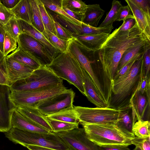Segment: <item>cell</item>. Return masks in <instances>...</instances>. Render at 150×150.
<instances>
[{"instance_id": "6da1fadb", "label": "cell", "mask_w": 150, "mask_h": 150, "mask_svg": "<svg viewBox=\"0 0 150 150\" xmlns=\"http://www.w3.org/2000/svg\"><path fill=\"white\" fill-rule=\"evenodd\" d=\"M119 29L120 27L110 34L100 48L95 52L97 53L103 70V88L108 92L111 91L112 82L124 53L134 46L150 42V39L139 29L136 22L128 30Z\"/></svg>"}, {"instance_id": "7a4b0ae2", "label": "cell", "mask_w": 150, "mask_h": 150, "mask_svg": "<svg viewBox=\"0 0 150 150\" xmlns=\"http://www.w3.org/2000/svg\"><path fill=\"white\" fill-rule=\"evenodd\" d=\"M143 55L135 61L127 72L113 80L108 108L120 110L131 108L132 99L139 90L141 80L144 75Z\"/></svg>"}, {"instance_id": "3957f363", "label": "cell", "mask_w": 150, "mask_h": 150, "mask_svg": "<svg viewBox=\"0 0 150 150\" xmlns=\"http://www.w3.org/2000/svg\"><path fill=\"white\" fill-rule=\"evenodd\" d=\"M48 67L57 76L74 85L86 96L83 84L82 67L69 52L67 51L59 53Z\"/></svg>"}, {"instance_id": "277c9868", "label": "cell", "mask_w": 150, "mask_h": 150, "mask_svg": "<svg viewBox=\"0 0 150 150\" xmlns=\"http://www.w3.org/2000/svg\"><path fill=\"white\" fill-rule=\"evenodd\" d=\"M83 126L86 137L99 146H124L132 144L131 139L115 125L92 124Z\"/></svg>"}, {"instance_id": "5b68a950", "label": "cell", "mask_w": 150, "mask_h": 150, "mask_svg": "<svg viewBox=\"0 0 150 150\" xmlns=\"http://www.w3.org/2000/svg\"><path fill=\"white\" fill-rule=\"evenodd\" d=\"M6 137L15 144L24 146L30 145L47 147L57 150H70L59 137L53 132H32L12 127L4 133Z\"/></svg>"}, {"instance_id": "8992f818", "label": "cell", "mask_w": 150, "mask_h": 150, "mask_svg": "<svg viewBox=\"0 0 150 150\" xmlns=\"http://www.w3.org/2000/svg\"><path fill=\"white\" fill-rule=\"evenodd\" d=\"M63 83L62 79L48 66L41 65L29 77L16 82L9 87L11 91L25 92L51 88L62 85Z\"/></svg>"}, {"instance_id": "52a82bcc", "label": "cell", "mask_w": 150, "mask_h": 150, "mask_svg": "<svg viewBox=\"0 0 150 150\" xmlns=\"http://www.w3.org/2000/svg\"><path fill=\"white\" fill-rule=\"evenodd\" d=\"M79 122L82 125H115L121 110L108 108H91L74 106Z\"/></svg>"}, {"instance_id": "ba28073f", "label": "cell", "mask_w": 150, "mask_h": 150, "mask_svg": "<svg viewBox=\"0 0 150 150\" xmlns=\"http://www.w3.org/2000/svg\"><path fill=\"white\" fill-rule=\"evenodd\" d=\"M67 89L62 85L30 91H12L10 93V98L16 108L24 107H36L39 103L50 97L62 93Z\"/></svg>"}, {"instance_id": "9c48e42d", "label": "cell", "mask_w": 150, "mask_h": 150, "mask_svg": "<svg viewBox=\"0 0 150 150\" xmlns=\"http://www.w3.org/2000/svg\"><path fill=\"white\" fill-rule=\"evenodd\" d=\"M17 43L18 47L36 59L41 65L48 66L53 59L43 45L27 34L21 33Z\"/></svg>"}, {"instance_id": "30bf717a", "label": "cell", "mask_w": 150, "mask_h": 150, "mask_svg": "<svg viewBox=\"0 0 150 150\" xmlns=\"http://www.w3.org/2000/svg\"><path fill=\"white\" fill-rule=\"evenodd\" d=\"M54 133L70 150H100L99 146L88 139L83 128Z\"/></svg>"}, {"instance_id": "8fae6325", "label": "cell", "mask_w": 150, "mask_h": 150, "mask_svg": "<svg viewBox=\"0 0 150 150\" xmlns=\"http://www.w3.org/2000/svg\"><path fill=\"white\" fill-rule=\"evenodd\" d=\"M75 93L71 88L39 103L36 108L47 116L73 106Z\"/></svg>"}, {"instance_id": "7c38bea8", "label": "cell", "mask_w": 150, "mask_h": 150, "mask_svg": "<svg viewBox=\"0 0 150 150\" xmlns=\"http://www.w3.org/2000/svg\"><path fill=\"white\" fill-rule=\"evenodd\" d=\"M9 86L0 84V132H6L12 127L13 112L16 108L10 98Z\"/></svg>"}, {"instance_id": "4fadbf2b", "label": "cell", "mask_w": 150, "mask_h": 150, "mask_svg": "<svg viewBox=\"0 0 150 150\" xmlns=\"http://www.w3.org/2000/svg\"><path fill=\"white\" fill-rule=\"evenodd\" d=\"M74 39L69 41L67 51L74 56L82 67L89 74L100 95L105 99V95L102 86L93 70L91 64L92 62L80 49Z\"/></svg>"}, {"instance_id": "5bb4252c", "label": "cell", "mask_w": 150, "mask_h": 150, "mask_svg": "<svg viewBox=\"0 0 150 150\" xmlns=\"http://www.w3.org/2000/svg\"><path fill=\"white\" fill-rule=\"evenodd\" d=\"M3 66L10 86L16 82L29 77L33 69L13 59L5 56Z\"/></svg>"}, {"instance_id": "9a60e30c", "label": "cell", "mask_w": 150, "mask_h": 150, "mask_svg": "<svg viewBox=\"0 0 150 150\" xmlns=\"http://www.w3.org/2000/svg\"><path fill=\"white\" fill-rule=\"evenodd\" d=\"M110 34L101 33L90 35H75L74 41L83 52L94 53L98 50Z\"/></svg>"}, {"instance_id": "2e32d148", "label": "cell", "mask_w": 150, "mask_h": 150, "mask_svg": "<svg viewBox=\"0 0 150 150\" xmlns=\"http://www.w3.org/2000/svg\"><path fill=\"white\" fill-rule=\"evenodd\" d=\"M17 22L21 34L24 33L27 34L42 43L53 59L61 52L47 40L42 33L31 24L20 19L17 20Z\"/></svg>"}, {"instance_id": "e0dca14e", "label": "cell", "mask_w": 150, "mask_h": 150, "mask_svg": "<svg viewBox=\"0 0 150 150\" xmlns=\"http://www.w3.org/2000/svg\"><path fill=\"white\" fill-rule=\"evenodd\" d=\"M81 70L83 86L88 100L97 108H108V104L100 95L89 74L82 67Z\"/></svg>"}, {"instance_id": "ac0fdd59", "label": "cell", "mask_w": 150, "mask_h": 150, "mask_svg": "<svg viewBox=\"0 0 150 150\" xmlns=\"http://www.w3.org/2000/svg\"><path fill=\"white\" fill-rule=\"evenodd\" d=\"M25 117L31 122L49 132L53 130L49 120L36 107H24L16 108Z\"/></svg>"}, {"instance_id": "d6986e66", "label": "cell", "mask_w": 150, "mask_h": 150, "mask_svg": "<svg viewBox=\"0 0 150 150\" xmlns=\"http://www.w3.org/2000/svg\"><path fill=\"white\" fill-rule=\"evenodd\" d=\"M11 125L13 127L30 132L41 133H47L50 132L27 119L16 108L13 112Z\"/></svg>"}, {"instance_id": "ffe728a7", "label": "cell", "mask_w": 150, "mask_h": 150, "mask_svg": "<svg viewBox=\"0 0 150 150\" xmlns=\"http://www.w3.org/2000/svg\"><path fill=\"white\" fill-rule=\"evenodd\" d=\"M125 1L129 7L139 29L150 39V17L132 0H125Z\"/></svg>"}, {"instance_id": "44dd1931", "label": "cell", "mask_w": 150, "mask_h": 150, "mask_svg": "<svg viewBox=\"0 0 150 150\" xmlns=\"http://www.w3.org/2000/svg\"><path fill=\"white\" fill-rule=\"evenodd\" d=\"M150 98H147L145 93L142 94L139 90L136 93L131 103L132 113L136 115L137 120L142 119L146 108L149 109Z\"/></svg>"}, {"instance_id": "7402d4cb", "label": "cell", "mask_w": 150, "mask_h": 150, "mask_svg": "<svg viewBox=\"0 0 150 150\" xmlns=\"http://www.w3.org/2000/svg\"><path fill=\"white\" fill-rule=\"evenodd\" d=\"M105 12V11L101 8L99 4L87 5L82 23L88 25L97 27Z\"/></svg>"}, {"instance_id": "603a6c76", "label": "cell", "mask_w": 150, "mask_h": 150, "mask_svg": "<svg viewBox=\"0 0 150 150\" xmlns=\"http://www.w3.org/2000/svg\"><path fill=\"white\" fill-rule=\"evenodd\" d=\"M10 10L17 19L32 24L33 12L30 0H20L14 8Z\"/></svg>"}, {"instance_id": "cb8c5ba5", "label": "cell", "mask_w": 150, "mask_h": 150, "mask_svg": "<svg viewBox=\"0 0 150 150\" xmlns=\"http://www.w3.org/2000/svg\"><path fill=\"white\" fill-rule=\"evenodd\" d=\"M149 45H150V42H144L126 51L123 54L119 62L117 71L133 59L142 56L145 47Z\"/></svg>"}, {"instance_id": "d4e9b609", "label": "cell", "mask_w": 150, "mask_h": 150, "mask_svg": "<svg viewBox=\"0 0 150 150\" xmlns=\"http://www.w3.org/2000/svg\"><path fill=\"white\" fill-rule=\"evenodd\" d=\"M6 57L11 58L33 70L38 69L41 66L36 59L18 47L11 54L7 55Z\"/></svg>"}, {"instance_id": "484cf974", "label": "cell", "mask_w": 150, "mask_h": 150, "mask_svg": "<svg viewBox=\"0 0 150 150\" xmlns=\"http://www.w3.org/2000/svg\"><path fill=\"white\" fill-rule=\"evenodd\" d=\"M49 120L79 123L77 113L74 106L66 108L51 115L46 116Z\"/></svg>"}, {"instance_id": "4316f807", "label": "cell", "mask_w": 150, "mask_h": 150, "mask_svg": "<svg viewBox=\"0 0 150 150\" xmlns=\"http://www.w3.org/2000/svg\"><path fill=\"white\" fill-rule=\"evenodd\" d=\"M130 110H121L119 119L115 125L127 137L132 138L135 136L132 130L133 121L129 114Z\"/></svg>"}, {"instance_id": "83f0119b", "label": "cell", "mask_w": 150, "mask_h": 150, "mask_svg": "<svg viewBox=\"0 0 150 150\" xmlns=\"http://www.w3.org/2000/svg\"><path fill=\"white\" fill-rule=\"evenodd\" d=\"M40 0L46 8L64 17L69 21L78 25H81L82 24V23L74 19L64 10L62 8V0Z\"/></svg>"}, {"instance_id": "f1b7e54d", "label": "cell", "mask_w": 150, "mask_h": 150, "mask_svg": "<svg viewBox=\"0 0 150 150\" xmlns=\"http://www.w3.org/2000/svg\"><path fill=\"white\" fill-rule=\"evenodd\" d=\"M38 6L45 30H48L57 36L54 20L50 13L40 0H38Z\"/></svg>"}, {"instance_id": "f546056e", "label": "cell", "mask_w": 150, "mask_h": 150, "mask_svg": "<svg viewBox=\"0 0 150 150\" xmlns=\"http://www.w3.org/2000/svg\"><path fill=\"white\" fill-rule=\"evenodd\" d=\"M122 6L120 1L116 0L113 1L110 10L107 14L105 19L98 27L103 28L113 24V23L115 21Z\"/></svg>"}, {"instance_id": "4dcf8cb0", "label": "cell", "mask_w": 150, "mask_h": 150, "mask_svg": "<svg viewBox=\"0 0 150 150\" xmlns=\"http://www.w3.org/2000/svg\"><path fill=\"white\" fill-rule=\"evenodd\" d=\"M137 120L134 123L132 127L135 136L139 137L150 136V121L141 119Z\"/></svg>"}, {"instance_id": "1f68e13d", "label": "cell", "mask_w": 150, "mask_h": 150, "mask_svg": "<svg viewBox=\"0 0 150 150\" xmlns=\"http://www.w3.org/2000/svg\"><path fill=\"white\" fill-rule=\"evenodd\" d=\"M47 40L61 52L67 51L69 41L62 40L50 32L44 30L42 33Z\"/></svg>"}, {"instance_id": "d6a6232c", "label": "cell", "mask_w": 150, "mask_h": 150, "mask_svg": "<svg viewBox=\"0 0 150 150\" xmlns=\"http://www.w3.org/2000/svg\"><path fill=\"white\" fill-rule=\"evenodd\" d=\"M33 12L31 24L36 29L42 33L45 29L40 11L38 0H30Z\"/></svg>"}, {"instance_id": "836d02e7", "label": "cell", "mask_w": 150, "mask_h": 150, "mask_svg": "<svg viewBox=\"0 0 150 150\" xmlns=\"http://www.w3.org/2000/svg\"><path fill=\"white\" fill-rule=\"evenodd\" d=\"M62 7L76 12L84 13L87 5L80 0H62Z\"/></svg>"}, {"instance_id": "e575fe53", "label": "cell", "mask_w": 150, "mask_h": 150, "mask_svg": "<svg viewBox=\"0 0 150 150\" xmlns=\"http://www.w3.org/2000/svg\"><path fill=\"white\" fill-rule=\"evenodd\" d=\"M48 120L52 128V132L54 133L67 131L79 128V123Z\"/></svg>"}, {"instance_id": "d590c367", "label": "cell", "mask_w": 150, "mask_h": 150, "mask_svg": "<svg viewBox=\"0 0 150 150\" xmlns=\"http://www.w3.org/2000/svg\"><path fill=\"white\" fill-rule=\"evenodd\" d=\"M17 40L6 32L3 45L4 54L5 56H6L9 53L17 48Z\"/></svg>"}, {"instance_id": "8d00e7d4", "label": "cell", "mask_w": 150, "mask_h": 150, "mask_svg": "<svg viewBox=\"0 0 150 150\" xmlns=\"http://www.w3.org/2000/svg\"><path fill=\"white\" fill-rule=\"evenodd\" d=\"M6 32L9 33L13 38L18 40L21 34L19 28L17 19L13 17L7 23L4 25Z\"/></svg>"}, {"instance_id": "74e56055", "label": "cell", "mask_w": 150, "mask_h": 150, "mask_svg": "<svg viewBox=\"0 0 150 150\" xmlns=\"http://www.w3.org/2000/svg\"><path fill=\"white\" fill-rule=\"evenodd\" d=\"M54 20L57 36L61 39L67 41L75 39L70 32L57 21Z\"/></svg>"}, {"instance_id": "f35d334b", "label": "cell", "mask_w": 150, "mask_h": 150, "mask_svg": "<svg viewBox=\"0 0 150 150\" xmlns=\"http://www.w3.org/2000/svg\"><path fill=\"white\" fill-rule=\"evenodd\" d=\"M132 144L140 148L142 150H150V136L145 137L135 136L131 138Z\"/></svg>"}, {"instance_id": "ab89813d", "label": "cell", "mask_w": 150, "mask_h": 150, "mask_svg": "<svg viewBox=\"0 0 150 150\" xmlns=\"http://www.w3.org/2000/svg\"><path fill=\"white\" fill-rule=\"evenodd\" d=\"M14 16L11 10L6 8L1 3L0 4V23L5 25Z\"/></svg>"}, {"instance_id": "60d3db41", "label": "cell", "mask_w": 150, "mask_h": 150, "mask_svg": "<svg viewBox=\"0 0 150 150\" xmlns=\"http://www.w3.org/2000/svg\"><path fill=\"white\" fill-rule=\"evenodd\" d=\"M129 18H134L129 6H123L117 17L115 21H124Z\"/></svg>"}, {"instance_id": "b9f144b4", "label": "cell", "mask_w": 150, "mask_h": 150, "mask_svg": "<svg viewBox=\"0 0 150 150\" xmlns=\"http://www.w3.org/2000/svg\"><path fill=\"white\" fill-rule=\"evenodd\" d=\"M143 66L144 75L150 76V45L146 46L144 50L143 55Z\"/></svg>"}, {"instance_id": "7bdbcfd3", "label": "cell", "mask_w": 150, "mask_h": 150, "mask_svg": "<svg viewBox=\"0 0 150 150\" xmlns=\"http://www.w3.org/2000/svg\"><path fill=\"white\" fill-rule=\"evenodd\" d=\"M148 16L150 17L149 0H132Z\"/></svg>"}, {"instance_id": "ee69618b", "label": "cell", "mask_w": 150, "mask_h": 150, "mask_svg": "<svg viewBox=\"0 0 150 150\" xmlns=\"http://www.w3.org/2000/svg\"><path fill=\"white\" fill-rule=\"evenodd\" d=\"M139 58L133 59L128 64L123 66L119 71H118L114 76L113 80L122 76L127 72L129 71L135 61Z\"/></svg>"}, {"instance_id": "f6af8a7d", "label": "cell", "mask_w": 150, "mask_h": 150, "mask_svg": "<svg viewBox=\"0 0 150 150\" xmlns=\"http://www.w3.org/2000/svg\"><path fill=\"white\" fill-rule=\"evenodd\" d=\"M136 21L134 18H129L123 21L120 27V30L126 31L132 28L134 25Z\"/></svg>"}, {"instance_id": "bcb514c9", "label": "cell", "mask_w": 150, "mask_h": 150, "mask_svg": "<svg viewBox=\"0 0 150 150\" xmlns=\"http://www.w3.org/2000/svg\"><path fill=\"white\" fill-rule=\"evenodd\" d=\"M64 10L69 16L76 20L82 23L84 13H78L71 11L67 8L62 7Z\"/></svg>"}, {"instance_id": "7dc6e473", "label": "cell", "mask_w": 150, "mask_h": 150, "mask_svg": "<svg viewBox=\"0 0 150 150\" xmlns=\"http://www.w3.org/2000/svg\"><path fill=\"white\" fill-rule=\"evenodd\" d=\"M150 76H146L144 75L141 80L139 90L142 94H144L148 87L150 86Z\"/></svg>"}, {"instance_id": "c3c4849f", "label": "cell", "mask_w": 150, "mask_h": 150, "mask_svg": "<svg viewBox=\"0 0 150 150\" xmlns=\"http://www.w3.org/2000/svg\"><path fill=\"white\" fill-rule=\"evenodd\" d=\"M3 60L0 62V84L9 86L7 76L3 66Z\"/></svg>"}, {"instance_id": "681fc988", "label": "cell", "mask_w": 150, "mask_h": 150, "mask_svg": "<svg viewBox=\"0 0 150 150\" xmlns=\"http://www.w3.org/2000/svg\"><path fill=\"white\" fill-rule=\"evenodd\" d=\"M20 1V0H0L1 4L9 9L14 8Z\"/></svg>"}, {"instance_id": "f907efd6", "label": "cell", "mask_w": 150, "mask_h": 150, "mask_svg": "<svg viewBox=\"0 0 150 150\" xmlns=\"http://www.w3.org/2000/svg\"><path fill=\"white\" fill-rule=\"evenodd\" d=\"M6 32L4 25L0 23V50L3 54V45Z\"/></svg>"}, {"instance_id": "816d5d0a", "label": "cell", "mask_w": 150, "mask_h": 150, "mask_svg": "<svg viewBox=\"0 0 150 150\" xmlns=\"http://www.w3.org/2000/svg\"><path fill=\"white\" fill-rule=\"evenodd\" d=\"M100 150H131L128 146H99Z\"/></svg>"}, {"instance_id": "f5cc1de1", "label": "cell", "mask_w": 150, "mask_h": 150, "mask_svg": "<svg viewBox=\"0 0 150 150\" xmlns=\"http://www.w3.org/2000/svg\"><path fill=\"white\" fill-rule=\"evenodd\" d=\"M24 146L27 148L29 150H57L47 147L36 145H27Z\"/></svg>"}, {"instance_id": "db71d44e", "label": "cell", "mask_w": 150, "mask_h": 150, "mask_svg": "<svg viewBox=\"0 0 150 150\" xmlns=\"http://www.w3.org/2000/svg\"><path fill=\"white\" fill-rule=\"evenodd\" d=\"M5 56L3 53H2L0 50V62L2 60Z\"/></svg>"}, {"instance_id": "11a10c76", "label": "cell", "mask_w": 150, "mask_h": 150, "mask_svg": "<svg viewBox=\"0 0 150 150\" xmlns=\"http://www.w3.org/2000/svg\"><path fill=\"white\" fill-rule=\"evenodd\" d=\"M133 150H142L139 147L135 146V148Z\"/></svg>"}, {"instance_id": "9f6ffc18", "label": "cell", "mask_w": 150, "mask_h": 150, "mask_svg": "<svg viewBox=\"0 0 150 150\" xmlns=\"http://www.w3.org/2000/svg\"><path fill=\"white\" fill-rule=\"evenodd\" d=\"M1 4V1H0V4Z\"/></svg>"}]
</instances>
